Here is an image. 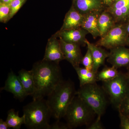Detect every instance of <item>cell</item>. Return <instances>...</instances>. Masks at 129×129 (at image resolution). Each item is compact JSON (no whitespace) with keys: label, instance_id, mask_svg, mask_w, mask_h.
Segmentation results:
<instances>
[{"label":"cell","instance_id":"27","mask_svg":"<svg viewBox=\"0 0 129 129\" xmlns=\"http://www.w3.org/2000/svg\"><path fill=\"white\" fill-rule=\"evenodd\" d=\"M119 113L120 121V128L122 129H129V118Z\"/></svg>","mask_w":129,"mask_h":129},{"label":"cell","instance_id":"26","mask_svg":"<svg viewBox=\"0 0 129 129\" xmlns=\"http://www.w3.org/2000/svg\"><path fill=\"white\" fill-rule=\"evenodd\" d=\"M118 109L119 113L129 118V94L121 103Z\"/></svg>","mask_w":129,"mask_h":129},{"label":"cell","instance_id":"2","mask_svg":"<svg viewBox=\"0 0 129 129\" xmlns=\"http://www.w3.org/2000/svg\"><path fill=\"white\" fill-rule=\"evenodd\" d=\"M76 92L74 84L71 80L61 81L47 96V103L52 116L57 120L64 117Z\"/></svg>","mask_w":129,"mask_h":129},{"label":"cell","instance_id":"15","mask_svg":"<svg viewBox=\"0 0 129 129\" xmlns=\"http://www.w3.org/2000/svg\"><path fill=\"white\" fill-rule=\"evenodd\" d=\"M84 16L80 14L72 6L67 13L60 30L75 29L81 28Z\"/></svg>","mask_w":129,"mask_h":129},{"label":"cell","instance_id":"24","mask_svg":"<svg viewBox=\"0 0 129 129\" xmlns=\"http://www.w3.org/2000/svg\"><path fill=\"white\" fill-rule=\"evenodd\" d=\"M81 63L83 64L86 69L89 70H92L93 60L92 54L89 48H88L87 52L84 56L83 57Z\"/></svg>","mask_w":129,"mask_h":129},{"label":"cell","instance_id":"32","mask_svg":"<svg viewBox=\"0 0 129 129\" xmlns=\"http://www.w3.org/2000/svg\"><path fill=\"white\" fill-rule=\"evenodd\" d=\"M13 0H0V2L10 4Z\"/></svg>","mask_w":129,"mask_h":129},{"label":"cell","instance_id":"13","mask_svg":"<svg viewBox=\"0 0 129 129\" xmlns=\"http://www.w3.org/2000/svg\"><path fill=\"white\" fill-rule=\"evenodd\" d=\"M106 10L112 14L116 23L124 21L129 17V0H115Z\"/></svg>","mask_w":129,"mask_h":129},{"label":"cell","instance_id":"14","mask_svg":"<svg viewBox=\"0 0 129 129\" xmlns=\"http://www.w3.org/2000/svg\"><path fill=\"white\" fill-rule=\"evenodd\" d=\"M103 6L102 0H73L72 5L84 16L92 12L102 11Z\"/></svg>","mask_w":129,"mask_h":129},{"label":"cell","instance_id":"18","mask_svg":"<svg viewBox=\"0 0 129 129\" xmlns=\"http://www.w3.org/2000/svg\"><path fill=\"white\" fill-rule=\"evenodd\" d=\"M115 20L112 14L107 10L102 12L98 19V27L100 37L104 36L115 25Z\"/></svg>","mask_w":129,"mask_h":129},{"label":"cell","instance_id":"31","mask_svg":"<svg viewBox=\"0 0 129 129\" xmlns=\"http://www.w3.org/2000/svg\"><path fill=\"white\" fill-rule=\"evenodd\" d=\"M115 0H102L104 5L108 7Z\"/></svg>","mask_w":129,"mask_h":129},{"label":"cell","instance_id":"4","mask_svg":"<svg viewBox=\"0 0 129 129\" xmlns=\"http://www.w3.org/2000/svg\"><path fill=\"white\" fill-rule=\"evenodd\" d=\"M96 114L94 111L76 95L67 109L64 117L70 129L88 125Z\"/></svg>","mask_w":129,"mask_h":129},{"label":"cell","instance_id":"25","mask_svg":"<svg viewBox=\"0 0 129 129\" xmlns=\"http://www.w3.org/2000/svg\"><path fill=\"white\" fill-rule=\"evenodd\" d=\"M27 0H13L10 4L11 13L10 19H11L18 11Z\"/></svg>","mask_w":129,"mask_h":129},{"label":"cell","instance_id":"6","mask_svg":"<svg viewBox=\"0 0 129 129\" xmlns=\"http://www.w3.org/2000/svg\"><path fill=\"white\" fill-rule=\"evenodd\" d=\"M102 88L113 106L118 108L129 94V78L127 74L119 72L112 80L103 82Z\"/></svg>","mask_w":129,"mask_h":129},{"label":"cell","instance_id":"22","mask_svg":"<svg viewBox=\"0 0 129 129\" xmlns=\"http://www.w3.org/2000/svg\"><path fill=\"white\" fill-rule=\"evenodd\" d=\"M117 69L112 66L111 67H104L101 71L96 74L97 81L107 82L115 78L118 74Z\"/></svg>","mask_w":129,"mask_h":129},{"label":"cell","instance_id":"19","mask_svg":"<svg viewBox=\"0 0 129 129\" xmlns=\"http://www.w3.org/2000/svg\"><path fill=\"white\" fill-rule=\"evenodd\" d=\"M18 76L27 95H33L35 92V86L33 75L30 71L22 69L18 72Z\"/></svg>","mask_w":129,"mask_h":129},{"label":"cell","instance_id":"11","mask_svg":"<svg viewBox=\"0 0 129 129\" xmlns=\"http://www.w3.org/2000/svg\"><path fill=\"white\" fill-rule=\"evenodd\" d=\"M3 90L11 92L15 98L19 100H22L27 96L18 76L12 71L8 74L5 86L1 89V90Z\"/></svg>","mask_w":129,"mask_h":129},{"label":"cell","instance_id":"28","mask_svg":"<svg viewBox=\"0 0 129 129\" xmlns=\"http://www.w3.org/2000/svg\"><path fill=\"white\" fill-rule=\"evenodd\" d=\"M101 118L97 117L96 120L90 125L88 127V129H103L104 127L101 122Z\"/></svg>","mask_w":129,"mask_h":129},{"label":"cell","instance_id":"33","mask_svg":"<svg viewBox=\"0 0 129 129\" xmlns=\"http://www.w3.org/2000/svg\"><path fill=\"white\" fill-rule=\"evenodd\" d=\"M126 29L127 32L129 34V23L127 25V27H126Z\"/></svg>","mask_w":129,"mask_h":129},{"label":"cell","instance_id":"29","mask_svg":"<svg viewBox=\"0 0 129 129\" xmlns=\"http://www.w3.org/2000/svg\"><path fill=\"white\" fill-rule=\"evenodd\" d=\"M70 129L68 125L67 124H63L59 122V120H57L53 124L50 125V129Z\"/></svg>","mask_w":129,"mask_h":129},{"label":"cell","instance_id":"10","mask_svg":"<svg viewBox=\"0 0 129 129\" xmlns=\"http://www.w3.org/2000/svg\"><path fill=\"white\" fill-rule=\"evenodd\" d=\"M112 66L118 69L123 67H129V49L124 46L117 47L111 49L107 59Z\"/></svg>","mask_w":129,"mask_h":129},{"label":"cell","instance_id":"34","mask_svg":"<svg viewBox=\"0 0 129 129\" xmlns=\"http://www.w3.org/2000/svg\"><path fill=\"white\" fill-rule=\"evenodd\" d=\"M126 74H127V75H128L129 78V67L128 68V70H127V72L126 73Z\"/></svg>","mask_w":129,"mask_h":129},{"label":"cell","instance_id":"21","mask_svg":"<svg viewBox=\"0 0 129 129\" xmlns=\"http://www.w3.org/2000/svg\"><path fill=\"white\" fill-rule=\"evenodd\" d=\"M6 122L9 128L19 129L22 125L25 124V117L24 115L22 117H19L18 112H16L14 109H12L8 112Z\"/></svg>","mask_w":129,"mask_h":129},{"label":"cell","instance_id":"3","mask_svg":"<svg viewBox=\"0 0 129 129\" xmlns=\"http://www.w3.org/2000/svg\"><path fill=\"white\" fill-rule=\"evenodd\" d=\"M25 124L30 129H50L49 120L51 113L46 100H34L23 107Z\"/></svg>","mask_w":129,"mask_h":129},{"label":"cell","instance_id":"5","mask_svg":"<svg viewBox=\"0 0 129 129\" xmlns=\"http://www.w3.org/2000/svg\"><path fill=\"white\" fill-rule=\"evenodd\" d=\"M106 94L102 87L96 83L80 87L76 95L85 102L94 111L98 117L105 112L107 106Z\"/></svg>","mask_w":129,"mask_h":129},{"label":"cell","instance_id":"30","mask_svg":"<svg viewBox=\"0 0 129 129\" xmlns=\"http://www.w3.org/2000/svg\"><path fill=\"white\" fill-rule=\"evenodd\" d=\"M9 128H10L6 121H4L2 119H0V129H8Z\"/></svg>","mask_w":129,"mask_h":129},{"label":"cell","instance_id":"16","mask_svg":"<svg viewBox=\"0 0 129 129\" xmlns=\"http://www.w3.org/2000/svg\"><path fill=\"white\" fill-rule=\"evenodd\" d=\"M85 43L92 54L93 60L92 71L96 74L99 68L104 64L105 60L109 56V52L103 49L101 47L90 43L87 39Z\"/></svg>","mask_w":129,"mask_h":129},{"label":"cell","instance_id":"23","mask_svg":"<svg viewBox=\"0 0 129 129\" xmlns=\"http://www.w3.org/2000/svg\"><path fill=\"white\" fill-rule=\"evenodd\" d=\"M10 4L0 2V22L6 23L10 20Z\"/></svg>","mask_w":129,"mask_h":129},{"label":"cell","instance_id":"17","mask_svg":"<svg viewBox=\"0 0 129 129\" xmlns=\"http://www.w3.org/2000/svg\"><path fill=\"white\" fill-rule=\"evenodd\" d=\"M102 11L92 12L84 16L81 27L87 30L91 34L93 38L95 39L100 37V33L98 27V19Z\"/></svg>","mask_w":129,"mask_h":129},{"label":"cell","instance_id":"7","mask_svg":"<svg viewBox=\"0 0 129 129\" xmlns=\"http://www.w3.org/2000/svg\"><path fill=\"white\" fill-rule=\"evenodd\" d=\"M128 33L123 25L115 24L104 36L101 37L96 45L110 49L124 46L127 42Z\"/></svg>","mask_w":129,"mask_h":129},{"label":"cell","instance_id":"9","mask_svg":"<svg viewBox=\"0 0 129 129\" xmlns=\"http://www.w3.org/2000/svg\"><path fill=\"white\" fill-rule=\"evenodd\" d=\"M58 38L56 32L48 40L43 58L44 60L59 63L61 61L65 60Z\"/></svg>","mask_w":129,"mask_h":129},{"label":"cell","instance_id":"8","mask_svg":"<svg viewBox=\"0 0 129 129\" xmlns=\"http://www.w3.org/2000/svg\"><path fill=\"white\" fill-rule=\"evenodd\" d=\"M62 51L65 60L70 63L74 68L79 67L83 56L78 44L68 43L59 37Z\"/></svg>","mask_w":129,"mask_h":129},{"label":"cell","instance_id":"20","mask_svg":"<svg viewBox=\"0 0 129 129\" xmlns=\"http://www.w3.org/2000/svg\"><path fill=\"white\" fill-rule=\"evenodd\" d=\"M78 74L80 82V87L88 84L96 83V74L92 70L80 67L74 68Z\"/></svg>","mask_w":129,"mask_h":129},{"label":"cell","instance_id":"35","mask_svg":"<svg viewBox=\"0 0 129 129\" xmlns=\"http://www.w3.org/2000/svg\"><path fill=\"white\" fill-rule=\"evenodd\" d=\"M127 43L129 45V37L128 38V39H127Z\"/></svg>","mask_w":129,"mask_h":129},{"label":"cell","instance_id":"12","mask_svg":"<svg viewBox=\"0 0 129 129\" xmlns=\"http://www.w3.org/2000/svg\"><path fill=\"white\" fill-rule=\"evenodd\" d=\"M56 32L58 37L61 38L64 41L80 46L86 45V36L89 34L87 30L82 27L71 30H60Z\"/></svg>","mask_w":129,"mask_h":129},{"label":"cell","instance_id":"1","mask_svg":"<svg viewBox=\"0 0 129 129\" xmlns=\"http://www.w3.org/2000/svg\"><path fill=\"white\" fill-rule=\"evenodd\" d=\"M59 64L43 59L33 64L30 70L35 86L33 100L48 96L63 80Z\"/></svg>","mask_w":129,"mask_h":129}]
</instances>
